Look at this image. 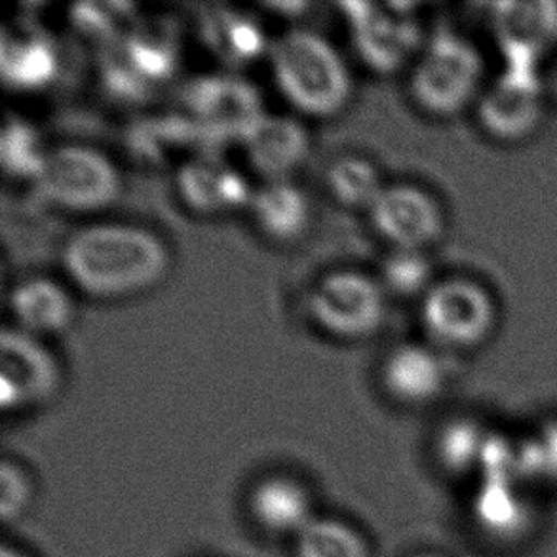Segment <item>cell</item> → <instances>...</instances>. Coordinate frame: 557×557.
<instances>
[{
	"label": "cell",
	"instance_id": "30",
	"mask_svg": "<svg viewBox=\"0 0 557 557\" xmlns=\"http://www.w3.org/2000/svg\"><path fill=\"white\" fill-rule=\"evenodd\" d=\"M134 7L126 2H84L69 10V22L75 33L99 46L121 37L132 23Z\"/></svg>",
	"mask_w": 557,
	"mask_h": 557
},
{
	"label": "cell",
	"instance_id": "15",
	"mask_svg": "<svg viewBox=\"0 0 557 557\" xmlns=\"http://www.w3.org/2000/svg\"><path fill=\"white\" fill-rule=\"evenodd\" d=\"M244 160L263 182L289 180L309 152V134L286 114L263 113L236 139Z\"/></svg>",
	"mask_w": 557,
	"mask_h": 557
},
{
	"label": "cell",
	"instance_id": "31",
	"mask_svg": "<svg viewBox=\"0 0 557 557\" xmlns=\"http://www.w3.org/2000/svg\"><path fill=\"white\" fill-rule=\"evenodd\" d=\"M35 480L22 462L14 459L2 460L0 467V516L4 523L22 520L35 503Z\"/></svg>",
	"mask_w": 557,
	"mask_h": 557
},
{
	"label": "cell",
	"instance_id": "35",
	"mask_svg": "<svg viewBox=\"0 0 557 557\" xmlns=\"http://www.w3.org/2000/svg\"><path fill=\"white\" fill-rule=\"evenodd\" d=\"M409 557H447L445 554H440V552H417V554H413V556Z\"/></svg>",
	"mask_w": 557,
	"mask_h": 557
},
{
	"label": "cell",
	"instance_id": "29",
	"mask_svg": "<svg viewBox=\"0 0 557 557\" xmlns=\"http://www.w3.org/2000/svg\"><path fill=\"white\" fill-rule=\"evenodd\" d=\"M518 467L521 480L531 487H557V417L518 440Z\"/></svg>",
	"mask_w": 557,
	"mask_h": 557
},
{
	"label": "cell",
	"instance_id": "24",
	"mask_svg": "<svg viewBox=\"0 0 557 557\" xmlns=\"http://www.w3.org/2000/svg\"><path fill=\"white\" fill-rule=\"evenodd\" d=\"M490 434L491 430L474 417H451L437 429L434 436L432 453L436 467L451 478H480Z\"/></svg>",
	"mask_w": 557,
	"mask_h": 557
},
{
	"label": "cell",
	"instance_id": "4",
	"mask_svg": "<svg viewBox=\"0 0 557 557\" xmlns=\"http://www.w3.org/2000/svg\"><path fill=\"white\" fill-rule=\"evenodd\" d=\"M180 65V40L166 20L129 23L121 37L101 46L99 76L107 94L139 103L174 76Z\"/></svg>",
	"mask_w": 557,
	"mask_h": 557
},
{
	"label": "cell",
	"instance_id": "11",
	"mask_svg": "<svg viewBox=\"0 0 557 557\" xmlns=\"http://www.w3.org/2000/svg\"><path fill=\"white\" fill-rule=\"evenodd\" d=\"M60 384V362L45 339L4 325L0 332V406L4 414L46 404Z\"/></svg>",
	"mask_w": 557,
	"mask_h": 557
},
{
	"label": "cell",
	"instance_id": "34",
	"mask_svg": "<svg viewBox=\"0 0 557 557\" xmlns=\"http://www.w3.org/2000/svg\"><path fill=\"white\" fill-rule=\"evenodd\" d=\"M0 557H29L27 552L22 550L20 546H10V544H2Z\"/></svg>",
	"mask_w": 557,
	"mask_h": 557
},
{
	"label": "cell",
	"instance_id": "8",
	"mask_svg": "<svg viewBox=\"0 0 557 557\" xmlns=\"http://www.w3.org/2000/svg\"><path fill=\"white\" fill-rule=\"evenodd\" d=\"M350 37L360 60L379 75H392L413 65L426 37L411 4L341 2Z\"/></svg>",
	"mask_w": 557,
	"mask_h": 557
},
{
	"label": "cell",
	"instance_id": "16",
	"mask_svg": "<svg viewBox=\"0 0 557 557\" xmlns=\"http://www.w3.org/2000/svg\"><path fill=\"white\" fill-rule=\"evenodd\" d=\"M175 190L187 210L198 215H219L248 208L256 188L242 170L226 164L221 152H213L177 168Z\"/></svg>",
	"mask_w": 557,
	"mask_h": 557
},
{
	"label": "cell",
	"instance_id": "18",
	"mask_svg": "<svg viewBox=\"0 0 557 557\" xmlns=\"http://www.w3.org/2000/svg\"><path fill=\"white\" fill-rule=\"evenodd\" d=\"M493 27L506 65L539 69L557 45V2H506L493 14Z\"/></svg>",
	"mask_w": 557,
	"mask_h": 557
},
{
	"label": "cell",
	"instance_id": "22",
	"mask_svg": "<svg viewBox=\"0 0 557 557\" xmlns=\"http://www.w3.org/2000/svg\"><path fill=\"white\" fill-rule=\"evenodd\" d=\"M8 310L15 330L38 339L60 335L75 318V302L67 287L50 276H27L8 292Z\"/></svg>",
	"mask_w": 557,
	"mask_h": 557
},
{
	"label": "cell",
	"instance_id": "13",
	"mask_svg": "<svg viewBox=\"0 0 557 557\" xmlns=\"http://www.w3.org/2000/svg\"><path fill=\"white\" fill-rule=\"evenodd\" d=\"M533 487L518 475L480 478L470 500V521L478 535L500 546L528 541L535 529Z\"/></svg>",
	"mask_w": 557,
	"mask_h": 557
},
{
	"label": "cell",
	"instance_id": "5",
	"mask_svg": "<svg viewBox=\"0 0 557 557\" xmlns=\"http://www.w3.org/2000/svg\"><path fill=\"white\" fill-rule=\"evenodd\" d=\"M30 185L55 208L96 211L114 202L121 174L113 160L96 147L55 145L46 152L45 164Z\"/></svg>",
	"mask_w": 557,
	"mask_h": 557
},
{
	"label": "cell",
	"instance_id": "17",
	"mask_svg": "<svg viewBox=\"0 0 557 557\" xmlns=\"http://www.w3.org/2000/svg\"><path fill=\"white\" fill-rule=\"evenodd\" d=\"M246 510L263 535L292 541L318 516L309 485L287 472L259 478L249 490Z\"/></svg>",
	"mask_w": 557,
	"mask_h": 557
},
{
	"label": "cell",
	"instance_id": "7",
	"mask_svg": "<svg viewBox=\"0 0 557 557\" xmlns=\"http://www.w3.org/2000/svg\"><path fill=\"white\" fill-rule=\"evenodd\" d=\"M312 324L333 339L371 337L386 317V294L379 280L352 269L325 272L307 295Z\"/></svg>",
	"mask_w": 557,
	"mask_h": 557
},
{
	"label": "cell",
	"instance_id": "14",
	"mask_svg": "<svg viewBox=\"0 0 557 557\" xmlns=\"http://www.w3.org/2000/svg\"><path fill=\"white\" fill-rule=\"evenodd\" d=\"M225 144L185 113L149 116L128 132L129 154L152 170H177L188 160L219 152Z\"/></svg>",
	"mask_w": 557,
	"mask_h": 557
},
{
	"label": "cell",
	"instance_id": "21",
	"mask_svg": "<svg viewBox=\"0 0 557 557\" xmlns=\"http://www.w3.org/2000/svg\"><path fill=\"white\" fill-rule=\"evenodd\" d=\"M60 73V52L45 30L29 25L4 27L0 38V75L15 91L45 90Z\"/></svg>",
	"mask_w": 557,
	"mask_h": 557
},
{
	"label": "cell",
	"instance_id": "27",
	"mask_svg": "<svg viewBox=\"0 0 557 557\" xmlns=\"http://www.w3.org/2000/svg\"><path fill=\"white\" fill-rule=\"evenodd\" d=\"M384 185L375 164L362 157H341L325 170V187L348 210L370 211Z\"/></svg>",
	"mask_w": 557,
	"mask_h": 557
},
{
	"label": "cell",
	"instance_id": "20",
	"mask_svg": "<svg viewBox=\"0 0 557 557\" xmlns=\"http://www.w3.org/2000/svg\"><path fill=\"white\" fill-rule=\"evenodd\" d=\"M198 37L211 55L228 69L267 55L271 45L257 15L226 4L203 8L198 15Z\"/></svg>",
	"mask_w": 557,
	"mask_h": 557
},
{
	"label": "cell",
	"instance_id": "32",
	"mask_svg": "<svg viewBox=\"0 0 557 557\" xmlns=\"http://www.w3.org/2000/svg\"><path fill=\"white\" fill-rule=\"evenodd\" d=\"M544 91H546V98L552 103L557 106V63L550 69V73L543 75Z\"/></svg>",
	"mask_w": 557,
	"mask_h": 557
},
{
	"label": "cell",
	"instance_id": "23",
	"mask_svg": "<svg viewBox=\"0 0 557 557\" xmlns=\"http://www.w3.org/2000/svg\"><path fill=\"white\" fill-rule=\"evenodd\" d=\"M248 210L259 233L282 244L301 238L312 218L309 196L289 180L261 182Z\"/></svg>",
	"mask_w": 557,
	"mask_h": 557
},
{
	"label": "cell",
	"instance_id": "33",
	"mask_svg": "<svg viewBox=\"0 0 557 557\" xmlns=\"http://www.w3.org/2000/svg\"><path fill=\"white\" fill-rule=\"evenodd\" d=\"M264 7L269 8V10H272V12H284V15H299L301 12H305L307 10V4H301V2H272V4H264Z\"/></svg>",
	"mask_w": 557,
	"mask_h": 557
},
{
	"label": "cell",
	"instance_id": "25",
	"mask_svg": "<svg viewBox=\"0 0 557 557\" xmlns=\"http://www.w3.org/2000/svg\"><path fill=\"white\" fill-rule=\"evenodd\" d=\"M295 557H373L371 544L352 523L317 516L294 539Z\"/></svg>",
	"mask_w": 557,
	"mask_h": 557
},
{
	"label": "cell",
	"instance_id": "28",
	"mask_svg": "<svg viewBox=\"0 0 557 557\" xmlns=\"http://www.w3.org/2000/svg\"><path fill=\"white\" fill-rule=\"evenodd\" d=\"M376 280L384 294L399 299H422L437 282L434 264L421 249H391L381 259Z\"/></svg>",
	"mask_w": 557,
	"mask_h": 557
},
{
	"label": "cell",
	"instance_id": "10",
	"mask_svg": "<svg viewBox=\"0 0 557 557\" xmlns=\"http://www.w3.org/2000/svg\"><path fill=\"white\" fill-rule=\"evenodd\" d=\"M182 113L226 144H236L242 132L264 111L253 84L244 76L219 71L195 76L185 83Z\"/></svg>",
	"mask_w": 557,
	"mask_h": 557
},
{
	"label": "cell",
	"instance_id": "19",
	"mask_svg": "<svg viewBox=\"0 0 557 557\" xmlns=\"http://www.w3.org/2000/svg\"><path fill=\"white\" fill-rule=\"evenodd\" d=\"M447 373L436 350L404 343L392 348L381 368V384L388 398L404 407L434 404L445 388Z\"/></svg>",
	"mask_w": 557,
	"mask_h": 557
},
{
	"label": "cell",
	"instance_id": "6",
	"mask_svg": "<svg viewBox=\"0 0 557 557\" xmlns=\"http://www.w3.org/2000/svg\"><path fill=\"white\" fill-rule=\"evenodd\" d=\"M421 322L437 347L468 352L485 345L497 330V301L487 287L467 276L437 280L421 299Z\"/></svg>",
	"mask_w": 557,
	"mask_h": 557
},
{
	"label": "cell",
	"instance_id": "12",
	"mask_svg": "<svg viewBox=\"0 0 557 557\" xmlns=\"http://www.w3.org/2000/svg\"><path fill=\"white\" fill-rule=\"evenodd\" d=\"M371 225L391 249H426L445 231V213L436 196L414 183L384 185L370 211Z\"/></svg>",
	"mask_w": 557,
	"mask_h": 557
},
{
	"label": "cell",
	"instance_id": "26",
	"mask_svg": "<svg viewBox=\"0 0 557 557\" xmlns=\"http://www.w3.org/2000/svg\"><path fill=\"white\" fill-rule=\"evenodd\" d=\"M48 149L33 122L20 114H7L0 132V164L4 174L35 182Z\"/></svg>",
	"mask_w": 557,
	"mask_h": 557
},
{
	"label": "cell",
	"instance_id": "9",
	"mask_svg": "<svg viewBox=\"0 0 557 557\" xmlns=\"http://www.w3.org/2000/svg\"><path fill=\"white\" fill-rule=\"evenodd\" d=\"M548 98L539 69L510 67L497 76L475 106L483 132L500 144H520L541 128Z\"/></svg>",
	"mask_w": 557,
	"mask_h": 557
},
{
	"label": "cell",
	"instance_id": "3",
	"mask_svg": "<svg viewBox=\"0 0 557 557\" xmlns=\"http://www.w3.org/2000/svg\"><path fill=\"white\" fill-rule=\"evenodd\" d=\"M485 88L482 53L455 30L440 29L430 35L411 65V99L434 119H453L478 106Z\"/></svg>",
	"mask_w": 557,
	"mask_h": 557
},
{
	"label": "cell",
	"instance_id": "1",
	"mask_svg": "<svg viewBox=\"0 0 557 557\" xmlns=\"http://www.w3.org/2000/svg\"><path fill=\"white\" fill-rule=\"evenodd\" d=\"M170 249L159 234L132 223H90L61 248L69 282L94 299H121L157 286L170 269Z\"/></svg>",
	"mask_w": 557,
	"mask_h": 557
},
{
	"label": "cell",
	"instance_id": "2",
	"mask_svg": "<svg viewBox=\"0 0 557 557\" xmlns=\"http://www.w3.org/2000/svg\"><path fill=\"white\" fill-rule=\"evenodd\" d=\"M272 81L299 113L333 116L347 106L352 83L337 48L314 29H292L271 38L267 52Z\"/></svg>",
	"mask_w": 557,
	"mask_h": 557
}]
</instances>
